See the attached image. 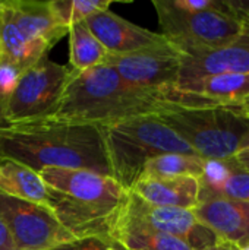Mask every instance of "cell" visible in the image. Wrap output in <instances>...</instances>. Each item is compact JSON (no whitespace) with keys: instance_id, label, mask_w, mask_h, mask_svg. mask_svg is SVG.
<instances>
[{"instance_id":"obj_1","label":"cell","mask_w":249,"mask_h":250,"mask_svg":"<svg viewBox=\"0 0 249 250\" xmlns=\"http://www.w3.org/2000/svg\"><path fill=\"white\" fill-rule=\"evenodd\" d=\"M0 157L16 160L37 173L60 167L112 177L100 126L56 116L1 125Z\"/></svg>"},{"instance_id":"obj_2","label":"cell","mask_w":249,"mask_h":250,"mask_svg":"<svg viewBox=\"0 0 249 250\" xmlns=\"http://www.w3.org/2000/svg\"><path fill=\"white\" fill-rule=\"evenodd\" d=\"M179 89L138 88L126 83L107 63L84 72H72L69 83L51 116L91 125L158 113L167 103L179 100Z\"/></svg>"},{"instance_id":"obj_3","label":"cell","mask_w":249,"mask_h":250,"mask_svg":"<svg viewBox=\"0 0 249 250\" xmlns=\"http://www.w3.org/2000/svg\"><path fill=\"white\" fill-rule=\"evenodd\" d=\"M183 92L182 103L170 101L154 116L205 161L233 158L249 132V116L244 105Z\"/></svg>"},{"instance_id":"obj_4","label":"cell","mask_w":249,"mask_h":250,"mask_svg":"<svg viewBox=\"0 0 249 250\" xmlns=\"http://www.w3.org/2000/svg\"><path fill=\"white\" fill-rule=\"evenodd\" d=\"M112 177L131 190L148 160L164 154L197 155L194 149L157 116H136L100 125Z\"/></svg>"},{"instance_id":"obj_5","label":"cell","mask_w":249,"mask_h":250,"mask_svg":"<svg viewBox=\"0 0 249 250\" xmlns=\"http://www.w3.org/2000/svg\"><path fill=\"white\" fill-rule=\"evenodd\" d=\"M153 4L161 34L185 56L222 48L230 44L242 29V18L229 3L222 10L195 13L178 10L167 0H154Z\"/></svg>"},{"instance_id":"obj_6","label":"cell","mask_w":249,"mask_h":250,"mask_svg":"<svg viewBox=\"0 0 249 250\" xmlns=\"http://www.w3.org/2000/svg\"><path fill=\"white\" fill-rule=\"evenodd\" d=\"M126 231L167 234L185 242L192 250H205L222 245L217 236L195 218L192 211L156 207L131 190H128L125 201L114 212L110 236L114 237Z\"/></svg>"},{"instance_id":"obj_7","label":"cell","mask_w":249,"mask_h":250,"mask_svg":"<svg viewBox=\"0 0 249 250\" xmlns=\"http://www.w3.org/2000/svg\"><path fill=\"white\" fill-rule=\"evenodd\" d=\"M73 69L47 56L25 69L12 95L0 104L4 125L51 116L69 83Z\"/></svg>"},{"instance_id":"obj_8","label":"cell","mask_w":249,"mask_h":250,"mask_svg":"<svg viewBox=\"0 0 249 250\" xmlns=\"http://www.w3.org/2000/svg\"><path fill=\"white\" fill-rule=\"evenodd\" d=\"M0 215L15 250H53L76 240L47 205L0 192Z\"/></svg>"},{"instance_id":"obj_9","label":"cell","mask_w":249,"mask_h":250,"mask_svg":"<svg viewBox=\"0 0 249 250\" xmlns=\"http://www.w3.org/2000/svg\"><path fill=\"white\" fill-rule=\"evenodd\" d=\"M182 51H179L170 41L150 45L147 48L126 53L113 54L106 57L119 76L129 85L147 89H160L176 86L182 64Z\"/></svg>"},{"instance_id":"obj_10","label":"cell","mask_w":249,"mask_h":250,"mask_svg":"<svg viewBox=\"0 0 249 250\" xmlns=\"http://www.w3.org/2000/svg\"><path fill=\"white\" fill-rule=\"evenodd\" d=\"M38 173L50 189L82 204L107 211H114L128 195V190L113 177L91 170L45 167Z\"/></svg>"},{"instance_id":"obj_11","label":"cell","mask_w":249,"mask_h":250,"mask_svg":"<svg viewBox=\"0 0 249 250\" xmlns=\"http://www.w3.org/2000/svg\"><path fill=\"white\" fill-rule=\"evenodd\" d=\"M242 18L239 35L227 45L195 54H183L178 83L222 73H249V18Z\"/></svg>"},{"instance_id":"obj_12","label":"cell","mask_w":249,"mask_h":250,"mask_svg":"<svg viewBox=\"0 0 249 250\" xmlns=\"http://www.w3.org/2000/svg\"><path fill=\"white\" fill-rule=\"evenodd\" d=\"M192 212L222 245L233 250H249V202L211 198L200 201Z\"/></svg>"},{"instance_id":"obj_13","label":"cell","mask_w":249,"mask_h":250,"mask_svg":"<svg viewBox=\"0 0 249 250\" xmlns=\"http://www.w3.org/2000/svg\"><path fill=\"white\" fill-rule=\"evenodd\" d=\"M101 45L113 54H126L166 41L163 34L138 26L112 10H100L84 21Z\"/></svg>"},{"instance_id":"obj_14","label":"cell","mask_w":249,"mask_h":250,"mask_svg":"<svg viewBox=\"0 0 249 250\" xmlns=\"http://www.w3.org/2000/svg\"><path fill=\"white\" fill-rule=\"evenodd\" d=\"M3 4L12 21L26 37L43 41L50 48L68 34V28L56 19L50 1L4 0Z\"/></svg>"},{"instance_id":"obj_15","label":"cell","mask_w":249,"mask_h":250,"mask_svg":"<svg viewBox=\"0 0 249 250\" xmlns=\"http://www.w3.org/2000/svg\"><path fill=\"white\" fill-rule=\"evenodd\" d=\"M131 192L156 207L192 211L200 204V182L195 177H141Z\"/></svg>"},{"instance_id":"obj_16","label":"cell","mask_w":249,"mask_h":250,"mask_svg":"<svg viewBox=\"0 0 249 250\" xmlns=\"http://www.w3.org/2000/svg\"><path fill=\"white\" fill-rule=\"evenodd\" d=\"M200 182V201L223 198L249 202V171L235 158L205 161Z\"/></svg>"},{"instance_id":"obj_17","label":"cell","mask_w":249,"mask_h":250,"mask_svg":"<svg viewBox=\"0 0 249 250\" xmlns=\"http://www.w3.org/2000/svg\"><path fill=\"white\" fill-rule=\"evenodd\" d=\"M3 1L0 6V60L23 72L44 57L50 47L43 41L26 37L12 21Z\"/></svg>"},{"instance_id":"obj_18","label":"cell","mask_w":249,"mask_h":250,"mask_svg":"<svg viewBox=\"0 0 249 250\" xmlns=\"http://www.w3.org/2000/svg\"><path fill=\"white\" fill-rule=\"evenodd\" d=\"M47 185L28 166L0 157V192L18 199L47 205ZM48 207V205H47Z\"/></svg>"},{"instance_id":"obj_19","label":"cell","mask_w":249,"mask_h":250,"mask_svg":"<svg viewBox=\"0 0 249 250\" xmlns=\"http://www.w3.org/2000/svg\"><path fill=\"white\" fill-rule=\"evenodd\" d=\"M176 88L229 104L249 100V73H222L176 85Z\"/></svg>"},{"instance_id":"obj_20","label":"cell","mask_w":249,"mask_h":250,"mask_svg":"<svg viewBox=\"0 0 249 250\" xmlns=\"http://www.w3.org/2000/svg\"><path fill=\"white\" fill-rule=\"evenodd\" d=\"M69 66L75 72H84L90 67L103 64L109 51L92 35L85 22L69 26Z\"/></svg>"},{"instance_id":"obj_21","label":"cell","mask_w":249,"mask_h":250,"mask_svg":"<svg viewBox=\"0 0 249 250\" xmlns=\"http://www.w3.org/2000/svg\"><path fill=\"white\" fill-rule=\"evenodd\" d=\"M205 160L198 155L186 154H164L147 161L142 176L150 179L169 177H195L200 179L204 173Z\"/></svg>"},{"instance_id":"obj_22","label":"cell","mask_w":249,"mask_h":250,"mask_svg":"<svg viewBox=\"0 0 249 250\" xmlns=\"http://www.w3.org/2000/svg\"><path fill=\"white\" fill-rule=\"evenodd\" d=\"M112 0H51L50 6L56 19L69 29L70 25L84 22L95 12L106 10Z\"/></svg>"},{"instance_id":"obj_23","label":"cell","mask_w":249,"mask_h":250,"mask_svg":"<svg viewBox=\"0 0 249 250\" xmlns=\"http://www.w3.org/2000/svg\"><path fill=\"white\" fill-rule=\"evenodd\" d=\"M126 250H192L185 242L151 231H126L114 236Z\"/></svg>"},{"instance_id":"obj_24","label":"cell","mask_w":249,"mask_h":250,"mask_svg":"<svg viewBox=\"0 0 249 250\" xmlns=\"http://www.w3.org/2000/svg\"><path fill=\"white\" fill-rule=\"evenodd\" d=\"M53 250H126V248L114 237L104 236H90L84 239H76L70 243L62 245Z\"/></svg>"},{"instance_id":"obj_25","label":"cell","mask_w":249,"mask_h":250,"mask_svg":"<svg viewBox=\"0 0 249 250\" xmlns=\"http://www.w3.org/2000/svg\"><path fill=\"white\" fill-rule=\"evenodd\" d=\"M22 70L16 66L0 60V104L4 103L15 91Z\"/></svg>"},{"instance_id":"obj_26","label":"cell","mask_w":249,"mask_h":250,"mask_svg":"<svg viewBox=\"0 0 249 250\" xmlns=\"http://www.w3.org/2000/svg\"><path fill=\"white\" fill-rule=\"evenodd\" d=\"M178 10L195 13L204 10H222L227 6L226 0H167Z\"/></svg>"},{"instance_id":"obj_27","label":"cell","mask_w":249,"mask_h":250,"mask_svg":"<svg viewBox=\"0 0 249 250\" xmlns=\"http://www.w3.org/2000/svg\"><path fill=\"white\" fill-rule=\"evenodd\" d=\"M0 250H15L13 248V243H12V239H10V234L4 226V221L0 215Z\"/></svg>"},{"instance_id":"obj_28","label":"cell","mask_w":249,"mask_h":250,"mask_svg":"<svg viewBox=\"0 0 249 250\" xmlns=\"http://www.w3.org/2000/svg\"><path fill=\"white\" fill-rule=\"evenodd\" d=\"M227 3L239 16L249 18V0H227Z\"/></svg>"},{"instance_id":"obj_29","label":"cell","mask_w":249,"mask_h":250,"mask_svg":"<svg viewBox=\"0 0 249 250\" xmlns=\"http://www.w3.org/2000/svg\"><path fill=\"white\" fill-rule=\"evenodd\" d=\"M233 158H235V161H236L242 168H245V170H248L249 171V151H241V152H238Z\"/></svg>"},{"instance_id":"obj_30","label":"cell","mask_w":249,"mask_h":250,"mask_svg":"<svg viewBox=\"0 0 249 250\" xmlns=\"http://www.w3.org/2000/svg\"><path fill=\"white\" fill-rule=\"evenodd\" d=\"M241 151H249V132L244 136V139H242V142H241V149H239V152Z\"/></svg>"},{"instance_id":"obj_31","label":"cell","mask_w":249,"mask_h":250,"mask_svg":"<svg viewBox=\"0 0 249 250\" xmlns=\"http://www.w3.org/2000/svg\"><path fill=\"white\" fill-rule=\"evenodd\" d=\"M205 250H233V249H230V248H227V246H223V245H219V246L208 248V249H205Z\"/></svg>"},{"instance_id":"obj_32","label":"cell","mask_w":249,"mask_h":250,"mask_svg":"<svg viewBox=\"0 0 249 250\" xmlns=\"http://www.w3.org/2000/svg\"><path fill=\"white\" fill-rule=\"evenodd\" d=\"M242 105H244V108H245L247 114H248V116H249V100H247V101H245V103H244Z\"/></svg>"},{"instance_id":"obj_33","label":"cell","mask_w":249,"mask_h":250,"mask_svg":"<svg viewBox=\"0 0 249 250\" xmlns=\"http://www.w3.org/2000/svg\"><path fill=\"white\" fill-rule=\"evenodd\" d=\"M1 125H4V123H3V119H1V113H0V126H1Z\"/></svg>"},{"instance_id":"obj_34","label":"cell","mask_w":249,"mask_h":250,"mask_svg":"<svg viewBox=\"0 0 249 250\" xmlns=\"http://www.w3.org/2000/svg\"><path fill=\"white\" fill-rule=\"evenodd\" d=\"M1 1H3V0H0V6H1Z\"/></svg>"}]
</instances>
